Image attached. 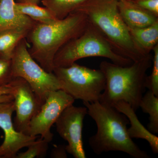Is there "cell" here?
Masks as SVG:
<instances>
[{"label":"cell","mask_w":158,"mask_h":158,"mask_svg":"<svg viewBox=\"0 0 158 158\" xmlns=\"http://www.w3.org/2000/svg\"><path fill=\"white\" fill-rule=\"evenodd\" d=\"M88 24V17L77 11L48 23L36 22L26 37L30 45L29 52L44 70L53 73L56 54L70 40L81 35Z\"/></svg>","instance_id":"cell-1"},{"label":"cell","mask_w":158,"mask_h":158,"mask_svg":"<svg viewBox=\"0 0 158 158\" xmlns=\"http://www.w3.org/2000/svg\"><path fill=\"white\" fill-rule=\"evenodd\" d=\"M83 104L97 127L96 134L89 139V146L94 153L119 151L133 158H150L129 135L127 125L129 121L125 115L114 107L99 101Z\"/></svg>","instance_id":"cell-2"},{"label":"cell","mask_w":158,"mask_h":158,"mask_svg":"<svg viewBox=\"0 0 158 158\" xmlns=\"http://www.w3.org/2000/svg\"><path fill=\"white\" fill-rule=\"evenodd\" d=\"M152 64L151 54L128 66L101 62L99 69L104 74L106 84L99 102L113 106L123 101L137 111L146 88L147 72Z\"/></svg>","instance_id":"cell-3"},{"label":"cell","mask_w":158,"mask_h":158,"mask_svg":"<svg viewBox=\"0 0 158 158\" xmlns=\"http://www.w3.org/2000/svg\"><path fill=\"white\" fill-rule=\"evenodd\" d=\"M118 0H88L74 11L81 12L117 53L136 62L146 56L136 45L122 18Z\"/></svg>","instance_id":"cell-4"},{"label":"cell","mask_w":158,"mask_h":158,"mask_svg":"<svg viewBox=\"0 0 158 158\" xmlns=\"http://www.w3.org/2000/svg\"><path fill=\"white\" fill-rule=\"evenodd\" d=\"M93 57L107 58L121 66H128L133 62L117 53L96 27L89 21L81 35L70 40L56 54L54 68L67 67L79 59Z\"/></svg>","instance_id":"cell-5"},{"label":"cell","mask_w":158,"mask_h":158,"mask_svg":"<svg viewBox=\"0 0 158 158\" xmlns=\"http://www.w3.org/2000/svg\"><path fill=\"white\" fill-rule=\"evenodd\" d=\"M53 73L59 80L61 90L75 100L83 102L99 101L106 87L104 74L76 62L67 67H55Z\"/></svg>","instance_id":"cell-6"},{"label":"cell","mask_w":158,"mask_h":158,"mask_svg":"<svg viewBox=\"0 0 158 158\" xmlns=\"http://www.w3.org/2000/svg\"><path fill=\"white\" fill-rule=\"evenodd\" d=\"M26 38L15 49L11 58L14 77H20L30 85L43 104L52 91L61 89L59 80L53 73L43 68L31 56Z\"/></svg>","instance_id":"cell-7"},{"label":"cell","mask_w":158,"mask_h":158,"mask_svg":"<svg viewBox=\"0 0 158 158\" xmlns=\"http://www.w3.org/2000/svg\"><path fill=\"white\" fill-rule=\"evenodd\" d=\"M74 99L64 90L52 91L46 99L39 112L29 124V135H40L49 143L53 138L52 127L67 107L73 105Z\"/></svg>","instance_id":"cell-8"},{"label":"cell","mask_w":158,"mask_h":158,"mask_svg":"<svg viewBox=\"0 0 158 158\" xmlns=\"http://www.w3.org/2000/svg\"><path fill=\"white\" fill-rule=\"evenodd\" d=\"M88 114L86 107L71 105L65 109L56 121L57 132L67 141L65 148L75 158H86L82 139L83 123Z\"/></svg>","instance_id":"cell-9"},{"label":"cell","mask_w":158,"mask_h":158,"mask_svg":"<svg viewBox=\"0 0 158 158\" xmlns=\"http://www.w3.org/2000/svg\"><path fill=\"white\" fill-rule=\"evenodd\" d=\"M9 84L13 89L12 94L16 113L13 122L15 128L17 131L28 135L29 124L43 104L24 79L15 78Z\"/></svg>","instance_id":"cell-10"},{"label":"cell","mask_w":158,"mask_h":158,"mask_svg":"<svg viewBox=\"0 0 158 158\" xmlns=\"http://www.w3.org/2000/svg\"><path fill=\"white\" fill-rule=\"evenodd\" d=\"M15 112L14 100L0 103V128L5 135V139L0 145V158H15L22 148L34 143L37 136L27 135L17 131L12 121Z\"/></svg>","instance_id":"cell-11"},{"label":"cell","mask_w":158,"mask_h":158,"mask_svg":"<svg viewBox=\"0 0 158 158\" xmlns=\"http://www.w3.org/2000/svg\"><path fill=\"white\" fill-rule=\"evenodd\" d=\"M118 9L122 18L129 28L144 27L158 21V17L132 0L118 1Z\"/></svg>","instance_id":"cell-12"},{"label":"cell","mask_w":158,"mask_h":158,"mask_svg":"<svg viewBox=\"0 0 158 158\" xmlns=\"http://www.w3.org/2000/svg\"><path fill=\"white\" fill-rule=\"evenodd\" d=\"M120 113L127 117L131 126L127 129L129 135L132 139H144L149 143L153 153L158 154V138L144 127L139 121L134 109L126 102L120 101L113 105Z\"/></svg>","instance_id":"cell-13"},{"label":"cell","mask_w":158,"mask_h":158,"mask_svg":"<svg viewBox=\"0 0 158 158\" xmlns=\"http://www.w3.org/2000/svg\"><path fill=\"white\" fill-rule=\"evenodd\" d=\"M15 0H0V31L8 29H32L36 22L15 10Z\"/></svg>","instance_id":"cell-14"},{"label":"cell","mask_w":158,"mask_h":158,"mask_svg":"<svg viewBox=\"0 0 158 158\" xmlns=\"http://www.w3.org/2000/svg\"><path fill=\"white\" fill-rule=\"evenodd\" d=\"M128 29L133 41L146 56L158 44V21L144 27Z\"/></svg>","instance_id":"cell-15"},{"label":"cell","mask_w":158,"mask_h":158,"mask_svg":"<svg viewBox=\"0 0 158 158\" xmlns=\"http://www.w3.org/2000/svg\"><path fill=\"white\" fill-rule=\"evenodd\" d=\"M31 29L17 28L0 31V57L11 59L15 49Z\"/></svg>","instance_id":"cell-16"},{"label":"cell","mask_w":158,"mask_h":158,"mask_svg":"<svg viewBox=\"0 0 158 158\" xmlns=\"http://www.w3.org/2000/svg\"><path fill=\"white\" fill-rule=\"evenodd\" d=\"M15 7L19 13L28 16L37 23H48L57 19L49 9L37 4L15 2Z\"/></svg>","instance_id":"cell-17"},{"label":"cell","mask_w":158,"mask_h":158,"mask_svg":"<svg viewBox=\"0 0 158 158\" xmlns=\"http://www.w3.org/2000/svg\"><path fill=\"white\" fill-rule=\"evenodd\" d=\"M88 0H42L43 5L49 9L57 19H62L74 12Z\"/></svg>","instance_id":"cell-18"},{"label":"cell","mask_w":158,"mask_h":158,"mask_svg":"<svg viewBox=\"0 0 158 158\" xmlns=\"http://www.w3.org/2000/svg\"><path fill=\"white\" fill-rule=\"evenodd\" d=\"M144 113L149 115L148 127L154 134L158 133V96L148 90L142 97L140 104Z\"/></svg>","instance_id":"cell-19"},{"label":"cell","mask_w":158,"mask_h":158,"mask_svg":"<svg viewBox=\"0 0 158 158\" xmlns=\"http://www.w3.org/2000/svg\"><path fill=\"white\" fill-rule=\"evenodd\" d=\"M49 143L45 139L40 138L29 145L25 152L18 153L15 158L44 157L48 150Z\"/></svg>","instance_id":"cell-20"},{"label":"cell","mask_w":158,"mask_h":158,"mask_svg":"<svg viewBox=\"0 0 158 158\" xmlns=\"http://www.w3.org/2000/svg\"><path fill=\"white\" fill-rule=\"evenodd\" d=\"M153 67L150 75L147 76L146 80V88L158 96V44L152 50Z\"/></svg>","instance_id":"cell-21"},{"label":"cell","mask_w":158,"mask_h":158,"mask_svg":"<svg viewBox=\"0 0 158 158\" xmlns=\"http://www.w3.org/2000/svg\"><path fill=\"white\" fill-rule=\"evenodd\" d=\"M14 78L11 59L0 57V87L9 85Z\"/></svg>","instance_id":"cell-22"},{"label":"cell","mask_w":158,"mask_h":158,"mask_svg":"<svg viewBox=\"0 0 158 158\" xmlns=\"http://www.w3.org/2000/svg\"><path fill=\"white\" fill-rule=\"evenodd\" d=\"M141 8L158 17V0H132Z\"/></svg>","instance_id":"cell-23"},{"label":"cell","mask_w":158,"mask_h":158,"mask_svg":"<svg viewBox=\"0 0 158 158\" xmlns=\"http://www.w3.org/2000/svg\"><path fill=\"white\" fill-rule=\"evenodd\" d=\"M12 91L13 89L10 84L0 87V103L14 100Z\"/></svg>","instance_id":"cell-24"},{"label":"cell","mask_w":158,"mask_h":158,"mask_svg":"<svg viewBox=\"0 0 158 158\" xmlns=\"http://www.w3.org/2000/svg\"><path fill=\"white\" fill-rule=\"evenodd\" d=\"M67 153L65 145H56L52 149L51 156L54 158H67Z\"/></svg>","instance_id":"cell-25"},{"label":"cell","mask_w":158,"mask_h":158,"mask_svg":"<svg viewBox=\"0 0 158 158\" xmlns=\"http://www.w3.org/2000/svg\"><path fill=\"white\" fill-rule=\"evenodd\" d=\"M39 1L40 0H16V2L19 3H30L38 4Z\"/></svg>","instance_id":"cell-26"},{"label":"cell","mask_w":158,"mask_h":158,"mask_svg":"<svg viewBox=\"0 0 158 158\" xmlns=\"http://www.w3.org/2000/svg\"><path fill=\"white\" fill-rule=\"evenodd\" d=\"M118 1H125V0H118Z\"/></svg>","instance_id":"cell-27"}]
</instances>
